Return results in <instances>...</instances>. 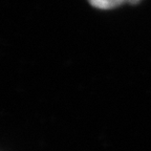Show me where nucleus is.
Returning <instances> with one entry per match:
<instances>
[{"label": "nucleus", "instance_id": "1", "mask_svg": "<svg viewBox=\"0 0 151 151\" xmlns=\"http://www.w3.org/2000/svg\"><path fill=\"white\" fill-rule=\"evenodd\" d=\"M88 2L97 9H111L119 6V5H122L123 3L137 4L139 2H141V0H88Z\"/></svg>", "mask_w": 151, "mask_h": 151}]
</instances>
